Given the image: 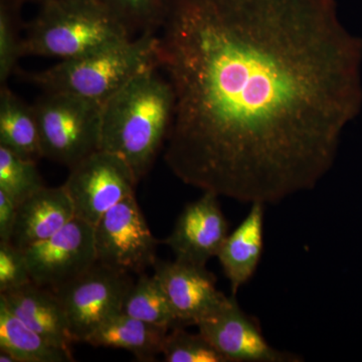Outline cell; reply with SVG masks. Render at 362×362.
Wrapping results in <instances>:
<instances>
[{
  "label": "cell",
  "instance_id": "1",
  "mask_svg": "<svg viewBox=\"0 0 362 362\" xmlns=\"http://www.w3.org/2000/svg\"><path fill=\"white\" fill-rule=\"evenodd\" d=\"M159 39L176 177L267 204L327 175L362 104V42L335 0H169Z\"/></svg>",
  "mask_w": 362,
  "mask_h": 362
},
{
  "label": "cell",
  "instance_id": "2",
  "mask_svg": "<svg viewBox=\"0 0 362 362\" xmlns=\"http://www.w3.org/2000/svg\"><path fill=\"white\" fill-rule=\"evenodd\" d=\"M158 70L140 71L102 106L100 149L127 162L138 182L168 142L175 119V92Z\"/></svg>",
  "mask_w": 362,
  "mask_h": 362
},
{
  "label": "cell",
  "instance_id": "3",
  "mask_svg": "<svg viewBox=\"0 0 362 362\" xmlns=\"http://www.w3.org/2000/svg\"><path fill=\"white\" fill-rule=\"evenodd\" d=\"M25 23L23 57L70 61L133 39L100 0H47Z\"/></svg>",
  "mask_w": 362,
  "mask_h": 362
},
{
  "label": "cell",
  "instance_id": "4",
  "mask_svg": "<svg viewBox=\"0 0 362 362\" xmlns=\"http://www.w3.org/2000/svg\"><path fill=\"white\" fill-rule=\"evenodd\" d=\"M158 33H143L108 49L61 61L45 70L16 75L44 92L66 93L103 105L131 78L158 66Z\"/></svg>",
  "mask_w": 362,
  "mask_h": 362
},
{
  "label": "cell",
  "instance_id": "5",
  "mask_svg": "<svg viewBox=\"0 0 362 362\" xmlns=\"http://www.w3.org/2000/svg\"><path fill=\"white\" fill-rule=\"evenodd\" d=\"M102 106L66 93L44 92L33 104L42 156L70 169L100 150Z\"/></svg>",
  "mask_w": 362,
  "mask_h": 362
},
{
  "label": "cell",
  "instance_id": "6",
  "mask_svg": "<svg viewBox=\"0 0 362 362\" xmlns=\"http://www.w3.org/2000/svg\"><path fill=\"white\" fill-rule=\"evenodd\" d=\"M134 282L129 274L96 263L56 293L63 305L74 341H87L103 324L123 312Z\"/></svg>",
  "mask_w": 362,
  "mask_h": 362
},
{
  "label": "cell",
  "instance_id": "7",
  "mask_svg": "<svg viewBox=\"0 0 362 362\" xmlns=\"http://www.w3.org/2000/svg\"><path fill=\"white\" fill-rule=\"evenodd\" d=\"M94 238L97 263L139 275L156 264L161 243L152 235L135 194L100 218L94 226Z\"/></svg>",
  "mask_w": 362,
  "mask_h": 362
},
{
  "label": "cell",
  "instance_id": "8",
  "mask_svg": "<svg viewBox=\"0 0 362 362\" xmlns=\"http://www.w3.org/2000/svg\"><path fill=\"white\" fill-rule=\"evenodd\" d=\"M137 183L127 162L100 149L70 168L63 185L76 218L95 226L112 207L134 195Z\"/></svg>",
  "mask_w": 362,
  "mask_h": 362
},
{
  "label": "cell",
  "instance_id": "9",
  "mask_svg": "<svg viewBox=\"0 0 362 362\" xmlns=\"http://www.w3.org/2000/svg\"><path fill=\"white\" fill-rule=\"evenodd\" d=\"M23 252L33 282L57 291L97 263L94 226L75 218L49 239Z\"/></svg>",
  "mask_w": 362,
  "mask_h": 362
},
{
  "label": "cell",
  "instance_id": "10",
  "mask_svg": "<svg viewBox=\"0 0 362 362\" xmlns=\"http://www.w3.org/2000/svg\"><path fill=\"white\" fill-rule=\"evenodd\" d=\"M199 332L228 362H297L301 357L274 349L259 323L240 308L235 296L197 324Z\"/></svg>",
  "mask_w": 362,
  "mask_h": 362
},
{
  "label": "cell",
  "instance_id": "11",
  "mask_svg": "<svg viewBox=\"0 0 362 362\" xmlns=\"http://www.w3.org/2000/svg\"><path fill=\"white\" fill-rule=\"evenodd\" d=\"M154 277L160 283L169 304L181 325L194 324L218 311L228 301L216 288V278L206 266L187 262L161 261L153 265Z\"/></svg>",
  "mask_w": 362,
  "mask_h": 362
},
{
  "label": "cell",
  "instance_id": "12",
  "mask_svg": "<svg viewBox=\"0 0 362 362\" xmlns=\"http://www.w3.org/2000/svg\"><path fill=\"white\" fill-rule=\"evenodd\" d=\"M218 197L204 192L181 211L173 232L162 242L170 247L176 259L206 266L209 259L218 257L228 235V221Z\"/></svg>",
  "mask_w": 362,
  "mask_h": 362
},
{
  "label": "cell",
  "instance_id": "13",
  "mask_svg": "<svg viewBox=\"0 0 362 362\" xmlns=\"http://www.w3.org/2000/svg\"><path fill=\"white\" fill-rule=\"evenodd\" d=\"M0 302L45 339L71 351V344L75 341L63 305L56 293L32 282L2 293Z\"/></svg>",
  "mask_w": 362,
  "mask_h": 362
},
{
  "label": "cell",
  "instance_id": "14",
  "mask_svg": "<svg viewBox=\"0 0 362 362\" xmlns=\"http://www.w3.org/2000/svg\"><path fill=\"white\" fill-rule=\"evenodd\" d=\"M75 218L73 202L64 185L44 187L18 206L11 243L25 249L49 239Z\"/></svg>",
  "mask_w": 362,
  "mask_h": 362
},
{
  "label": "cell",
  "instance_id": "15",
  "mask_svg": "<svg viewBox=\"0 0 362 362\" xmlns=\"http://www.w3.org/2000/svg\"><path fill=\"white\" fill-rule=\"evenodd\" d=\"M265 204L254 202L246 218L228 233L218 254L233 295L256 273L265 245Z\"/></svg>",
  "mask_w": 362,
  "mask_h": 362
},
{
  "label": "cell",
  "instance_id": "16",
  "mask_svg": "<svg viewBox=\"0 0 362 362\" xmlns=\"http://www.w3.org/2000/svg\"><path fill=\"white\" fill-rule=\"evenodd\" d=\"M168 330L121 312L95 331L86 343L128 350L139 361H153L157 354H162Z\"/></svg>",
  "mask_w": 362,
  "mask_h": 362
},
{
  "label": "cell",
  "instance_id": "17",
  "mask_svg": "<svg viewBox=\"0 0 362 362\" xmlns=\"http://www.w3.org/2000/svg\"><path fill=\"white\" fill-rule=\"evenodd\" d=\"M0 146L35 162L44 157L33 105L26 104L7 85L0 90Z\"/></svg>",
  "mask_w": 362,
  "mask_h": 362
},
{
  "label": "cell",
  "instance_id": "18",
  "mask_svg": "<svg viewBox=\"0 0 362 362\" xmlns=\"http://www.w3.org/2000/svg\"><path fill=\"white\" fill-rule=\"evenodd\" d=\"M0 350L14 362L75 361L71 351L52 344L0 302Z\"/></svg>",
  "mask_w": 362,
  "mask_h": 362
},
{
  "label": "cell",
  "instance_id": "19",
  "mask_svg": "<svg viewBox=\"0 0 362 362\" xmlns=\"http://www.w3.org/2000/svg\"><path fill=\"white\" fill-rule=\"evenodd\" d=\"M123 313L168 329L183 327L154 275L140 274L125 298Z\"/></svg>",
  "mask_w": 362,
  "mask_h": 362
},
{
  "label": "cell",
  "instance_id": "20",
  "mask_svg": "<svg viewBox=\"0 0 362 362\" xmlns=\"http://www.w3.org/2000/svg\"><path fill=\"white\" fill-rule=\"evenodd\" d=\"M25 0H0V85L7 84L20 71L23 58V42L25 23L23 8Z\"/></svg>",
  "mask_w": 362,
  "mask_h": 362
},
{
  "label": "cell",
  "instance_id": "21",
  "mask_svg": "<svg viewBox=\"0 0 362 362\" xmlns=\"http://www.w3.org/2000/svg\"><path fill=\"white\" fill-rule=\"evenodd\" d=\"M131 37L159 33L168 13L169 0H100Z\"/></svg>",
  "mask_w": 362,
  "mask_h": 362
},
{
  "label": "cell",
  "instance_id": "22",
  "mask_svg": "<svg viewBox=\"0 0 362 362\" xmlns=\"http://www.w3.org/2000/svg\"><path fill=\"white\" fill-rule=\"evenodd\" d=\"M44 187L37 162L0 146V190L20 206Z\"/></svg>",
  "mask_w": 362,
  "mask_h": 362
},
{
  "label": "cell",
  "instance_id": "23",
  "mask_svg": "<svg viewBox=\"0 0 362 362\" xmlns=\"http://www.w3.org/2000/svg\"><path fill=\"white\" fill-rule=\"evenodd\" d=\"M162 354L168 362H228L201 332L192 334L182 327L168 333Z\"/></svg>",
  "mask_w": 362,
  "mask_h": 362
},
{
  "label": "cell",
  "instance_id": "24",
  "mask_svg": "<svg viewBox=\"0 0 362 362\" xmlns=\"http://www.w3.org/2000/svg\"><path fill=\"white\" fill-rule=\"evenodd\" d=\"M32 282L23 250L13 243H0V294Z\"/></svg>",
  "mask_w": 362,
  "mask_h": 362
},
{
  "label": "cell",
  "instance_id": "25",
  "mask_svg": "<svg viewBox=\"0 0 362 362\" xmlns=\"http://www.w3.org/2000/svg\"><path fill=\"white\" fill-rule=\"evenodd\" d=\"M18 204L0 190V243H11L13 240Z\"/></svg>",
  "mask_w": 362,
  "mask_h": 362
},
{
  "label": "cell",
  "instance_id": "26",
  "mask_svg": "<svg viewBox=\"0 0 362 362\" xmlns=\"http://www.w3.org/2000/svg\"><path fill=\"white\" fill-rule=\"evenodd\" d=\"M45 1H47V0H25V2H33V4H44Z\"/></svg>",
  "mask_w": 362,
  "mask_h": 362
}]
</instances>
